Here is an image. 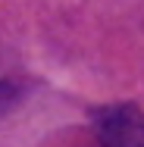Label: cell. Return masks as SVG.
Returning <instances> with one entry per match:
<instances>
[{"mask_svg":"<svg viewBox=\"0 0 144 147\" xmlns=\"http://www.w3.org/2000/svg\"><path fill=\"white\" fill-rule=\"evenodd\" d=\"M100 147H144V110L135 103H116L94 113Z\"/></svg>","mask_w":144,"mask_h":147,"instance_id":"1","label":"cell"}]
</instances>
